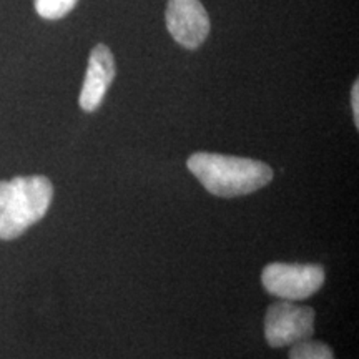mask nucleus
<instances>
[{
	"instance_id": "nucleus-1",
	"label": "nucleus",
	"mask_w": 359,
	"mask_h": 359,
	"mask_svg": "<svg viewBox=\"0 0 359 359\" xmlns=\"http://www.w3.org/2000/svg\"><path fill=\"white\" fill-rule=\"evenodd\" d=\"M188 168L212 195L223 198L250 195L273 180V170L263 161L206 151L193 154Z\"/></svg>"
},
{
	"instance_id": "nucleus-2",
	"label": "nucleus",
	"mask_w": 359,
	"mask_h": 359,
	"mask_svg": "<svg viewBox=\"0 0 359 359\" xmlns=\"http://www.w3.org/2000/svg\"><path fill=\"white\" fill-rule=\"evenodd\" d=\"M52 198L50 180L42 175L0 182V240H13L40 222Z\"/></svg>"
},
{
	"instance_id": "nucleus-3",
	"label": "nucleus",
	"mask_w": 359,
	"mask_h": 359,
	"mask_svg": "<svg viewBox=\"0 0 359 359\" xmlns=\"http://www.w3.org/2000/svg\"><path fill=\"white\" fill-rule=\"evenodd\" d=\"M262 281L268 293L286 302L306 299L325 283V268L320 264L271 263L263 269Z\"/></svg>"
},
{
	"instance_id": "nucleus-4",
	"label": "nucleus",
	"mask_w": 359,
	"mask_h": 359,
	"mask_svg": "<svg viewBox=\"0 0 359 359\" xmlns=\"http://www.w3.org/2000/svg\"><path fill=\"white\" fill-rule=\"evenodd\" d=\"M314 333V311L288 302L271 304L264 318V336L269 346L285 348L311 338Z\"/></svg>"
},
{
	"instance_id": "nucleus-5",
	"label": "nucleus",
	"mask_w": 359,
	"mask_h": 359,
	"mask_svg": "<svg viewBox=\"0 0 359 359\" xmlns=\"http://www.w3.org/2000/svg\"><path fill=\"white\" fill-rule=\"evenodd\" d=\"M168 32L185 48H196L210 34V19L200 0H170L167 13Z\"/></svg>"
},
{
	"instance_id": "nucleus-6",
	"label": "nucleus",
	"mask_w": 359,
	"mask_h": 359,
	"mask_svg": "<svg viewBox=\"0 0 359 359\" xmlns=\"http://www.w3.org/2000/svg\"><path fill=\"white\" fill-rule=\"evenodd\" d=\"M115 79V58L107 45L98 43L90 53L87 74L80 92L79 103L85 111H93L102 105L107 90Z\"/></svg>"
},
{
	"instance_id": "nucleus-7",
	"label": "nucleus",
	"mask_w": 359,
	"mask_h": 359,
	"mask_svg": "<svg viewBox=\"0 0 359 359\" xmlns=\"http://www.w3.org/2000/svg\"><path fill=\"white\" fill-rule=\"evenodd\" d=\"M290 359H334V354L327 344L308 338L293 344Z\"/></svg>"
},
{
	"instance_id": "nucleus-8",
	"label": "nucleus",
	"mask_w": 359,
	"mask_h": 359,
	"mask_svg": "<svg viewBox=\"0 0 359 359\" xmlns=\"http://www.w3.org/2000/svg\"><path fill=\"white\" fill-rule=\"evenodd\" d=\"M77 6V0H35V11L42 19L57 20Z\"/></svg>"
},
{
	"instance_id": "nucleus-9",
	"label": "nucleus",
	"mask_w": 359,
	"mask_h": 359,
	"mask_svg": "<svg viewBox=\"0 0 359 359\" xmlns=\"http://www.w3.org/2000/svg\"><path fill=\"white\" fill-rule=\"evenodd\" d=\"M359 82H354L351 90V105H353V115H354V125L359 127Z\"/></svg>"
}]
</instances>
